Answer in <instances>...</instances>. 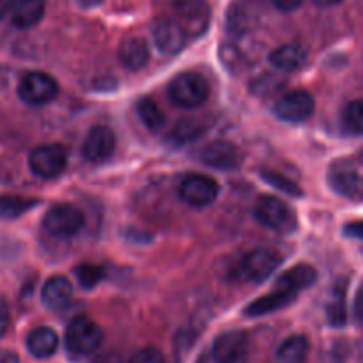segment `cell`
I'll use <instances>...</instances> for the list:
<instances>
[{"label": "cell", "instance_id": "obj_36", "mask_svg": "<svg viewBox=\"0 0 363 363\" xmlns=\"http://www.w3.org/2000/svg\"><path fill=\"white\" fill-rule=\"evenodd\" d=\"M91 363H121V358L116 354V352H106V354L96 356Z\"/></svg>", "mask_w": 363, "mask_h": 363}, {"label": "cell", "instance_id": "obj_32", "mask_svg": "<svg viewBox=\"0 0 363 363\" xmlns=\"http://www.w3.org/2000/svg\"><path fill=\"white\" fill-rule=\"evenodd\" d=\"M9 328V306L6 299L0 296V337L8 331Z\"/></svg>", "mask_w": 363, "mask_h": 363}, {"label": "cell", "instance_id": "obj_31", "mask_svg": "<svg viewBox=\"0 0 363 363\" xmlns=\"http://www.w3.org/2000/svg\"><path fill=\"white\" fill-rule=\"evenodd\" d=\"M128 363H164V356L159 349L155 347H145L141 351L135 352Z\"/></svg>", "mask_w": 363, "mask_h": 363}, {"label": "cell", "instance_id": "obj_17", "mask_svg": "<svg viewBox=\"0 0 363 363\" xmlns=\"http://www.w3.org/2000/svg\"><path fill=\"white\" fill-rule=\"evenodd\" d=\"M317 280V271L312 265L299 264L296 267L287 269V271L281 274L280 278L274 284V289L285 292H292V294H298L303 289L310 287V285L315 284Z\"/></svg>", "mask_w": 363, "mask_h": 363}, {"label": "cell", "instance_id": "obj_14", "mask_svg": "<svg viewBox=\"0 0 363 363\" xmlns=\"http://www.w3.org/2000/svg\"><path fill=\"white\" fill-rule=\"evenodd\" d=\"M116 146V138L109 127H93L86 135L82 145L84 159L89 162H104L109 159Z\"/></svg>", "mask_w": 363, "mask_h": 363}, {"label": "cell", "instance_id": "obj_33", "mask_svg": "<svg viewBox=\"0 0 363 363\" xmlns=\"http://www.w3.org/2000/svg\"><path fill=\"white\" fill-rule=\"evenodd\" d=\"M272 6L277 9H280V11H294V9H298L299 6H301L303 0H271Z\"/></svg>", "mask_w": 363, "mask_h": 363}, {"label": "cell", "instance_id": "obj_35", "mask_svg": "<svg viewBox=\"0 0 363 363\" xmlns=\"http://www.w3.org/2000/svg\"><path fill=\"white\" fill-rule=\"evenodd\" d=\"M354 315L359 323H363V285L359 287L358 296H356V301H354Z\"/></svg>", "mask_w": 363, "mask_h": 363}, {"label": "cell", "instance_id": "obj_6", "mask_svg": "<svg viewBox=\"0 0 363 363\" xmlns=\"http://www.w3.org/2000/svg\"><path fill=\"white\" fill-rule=\"evenodd\" d=\"M84 226V214L69 203L54 205L43 218V228L55 239H69Z\"/></svg>", "mask_w": 363, "mask_h": 363}, {"label": "cell", "instance_id": "obj_28", "mask_svg": "<svg viewBox=\"0 0 363 363\" xmlns=\"http://www.w3.org/2000/svg\"><path fill=\"white\" fill-rule=\"evenodd\" d=\"M342 123L352 134H363V100H352L345 106Z\"/></svg>", "mask_w": 363, "mask_h": 363}, {"label": "cell", "instance_id": "obj_15", "mask_svg": "<svg viewBox=\"0 0 363 363\" xmlns=\"http://www.w3.org/2000/svg\"><path fill=\"white\" fill-rule=\"evenodd\" d=\"M200 160L214 169H235L240 162L239 150L226 141H214L208 143L205 148H201Z\"/></svg>", "mask_w": 363, "mask_h": 363}, {"label": "cell", "instance_id": "obj_16", "mask_svg": "<svg viewBox=\"0 0 363 363\" xmlns=\"http://www.w3.org/2000/svg\"><path fill=\"white\" fill-rule=\"evenodd\" d=\"M73 287L72 281L65 277H52L45 281L41 289V301L52 312L65 310L72 303Z\"/></svg>", "mask_w": 363, "mask_h": 363}, {"label": "cell", "instance_id": "obj_20", "mask_svg": "<svg viewBox=\"0 0 363 363\" xmlns=\"http://www.w3.org/2000/svg\"><path fill=\"white\" fill-rule=\"evenodd\" d=\"M59 338L52 328L40 326L27 335V349L34 358H50L57 351Z\"/></svg>", "mask_w": 363, "mask_h": 363}, {"label": "cell", "instance_id": "obj_38", "mask_svg": "<svg viewBox=\"0 0 363 363\" xmlns=\"http://www.w3.org/2000/svg\"><path fill=\"white\" fill-rule=\"evenodd\" d=\"M13 4H15V0H0V18H4L8 13H11Z\"/></svg>", "mask_w": 363, "mask_h": 363}, {"label": "cell", "instance_id": "obj_30", "mask_svg": "<svg viewBox=\"0 0 363 363\" xmlns=\"http://www.w3.org/2000/svg\"><path fill=\"white\" fill-rule=\"evenodd\" d=\"M262 177H264V180L267 182V184H271L272 187H277V189L284 191V193L287 194H292V196H301V189L296 186V182H291L289 178L281 177V174L274 173V171H264Z\"/></svg>", "mask_w": 363, "mask_h": 363}, {"label": "cell", "instance_id": "obj_39", "mask_svg": "<svg viewBox=\"0 0 363 363\" xmlns=\"http://www.w3.org/2000/svg\"><path fill=\"white\" fill-rule=\"evenodd\" d=\"M317 6H320V8H330V6H335L338 4L340 0H313Z\"/></svg>", "mask_w": 363, "mask_h": 363}, {"label": "cell", "instance_id": "obj_19", "mask_svg": "<svg viewBox=\"0 0 363 363\" xmlns=\"http://www.w3.org/2000/svg\"><path fill=\"white\" fill-rule=\"evenodd\" d=\"M45 15V0H15L11 20L18 29H30L41 22Z\"/></svg>", "mask_w": 363, "mask_h": 363}, {"label": "cell", "instance_id": "obj_34", "mask_svg": "<svg viewBox=\"0 0 363 363\" xmlns=\"http://www.w3.org/2000/svg\"><path fill=\"white\" fill-rule=\"evenodd\" d=\"M344 233L347 237H352V239L363 240V221L349 223V225L344 228Z\"/></svg>", "mask_w": 363, "mask_h": 363}, {"label": "cell", "instance_id": "obj_27", "mask_svg": "<svg viewBox=\"0 0 363 363\" xmlns=\"http://www.w3.org/2000/svg\"><path fill=\"white\" fill-rule=\"evenodd\" d=\"M203 125L198 123L194 120H184V121H178L177 127L171 130L169 139L177 145H186V143L194 141L196 138H200L203 134Z\"/></svg>", "mask_w": 363, "mask_h": 363}, {"label": "cell", "instance_id": "obj_23", "mask_svg": "<svg viewBox=\"0 0 363 363\" xmlns=\"http://www.w3.org/2000/svg\"><path fill=\"white\" fill-rule=\"evenodd\" d=\"M310 344L303 335H292L278 347L274 362L277 363H305L308 356Z\"/></svg>", "mask_w": 363, "mask_h": 363}, {"label": "cell", "instance_id": "obj_37", "mask_svg": "<svg viewBox=\"0 0 363 363\" xmlns=\"http://www.w3.org/2000/svg\"><path fill=\"white\" fill-rule=\"evenodd\" d=\"M77 6L82 9H93V8H99L102 4L104 0H75Z\"/></svg>", "mask_w": 363, "mask_h": 363}, {"label": "cell", "instance_id": "obj_24", "mask_svg": "<svg viewBox=\"0 0 363 363\" xmlns=\"http://www.w3.org/2000/svg\"><path fill=\"white\" fill-rule=\"evenodd\" d=\"M345 296H347V284H345V280H338L326 305V317L331 326H344L345 320H347Z\"/></svg>", "mask_w": 363, "mask_h": 363}, {"label": "cell", "instance_id": "obj_4", "mask_svg": "<svg viewBox=\"0 0 363 363\" xmlns=\"http://www.w3.org/2000/svg\"><path fill=\"white\" fill-rule=\"evenodd\" d=\"M258 221L278 233H291L298 228V219L292 208L277 196H262L255 207Z\"/></svg>", "mask_w": 363, "mask_h": 363}, {"label": "cell", "instance_id": "obj_12", "mask_svg": "<svg viewBox=\"0 0 363 363\" xmlns=\"http://www.w3.org/2000/svg\"><path fill=\"white\" fill-rule=\"evenodd\" d=\"M330 186L342 196H362L363 194V177L349 160H337L328 171Z\"/></svg>", "mask_w": 363, "mask_h": 363}, {"label": "cell", "instance_id": "obj_25", "mask_svg": "<svg viewBox=\"0 0 363 363\" xmlns=\"http://www.w3.org/2000/svg\"><path fill=\"white\" fill-rule=\"evenodd\" d=\"M34 198L16 196V194H0V219H16L36 207Z\"/></svg>", "mask_w": 363, "mask_h": 363}, {"label": "cell", "instance_id": "obj_22", "mask_svg": "<svg viewBox=\"0 0 363 363\" xmlns=\"http://www.w3.org/2000/svg\"><path fill=\"white\" fill-rule=\"evenodd\" d=\"M120 61L127 66L128 69L135 72L148 65L150 61V48L148 43L141 38H130L120 45Z\"/></svg>", "mask_w": 363, "mask_h": 363}, {"label": "cell", "instance_id": "obj_10", "mask_svg": "<svg viewBox=\"0 0 363 363\" xmlns=\"http://www.w3.org/2000/svg\"><path fill=\"white\" fill-rule=\"evenodd\" d=\"M313 109H315L313 96L310 95L308 91L303 89L285 93L272 107L274 114L281 121H287V123H301V121L308 120L312 116Z\"/></svg>", "mask_w": 363, "mask_h": 363}, {"label": "cell", "instance_id": "obj_1", "mask_svg": "<svg viewBox=\"0 0 363 363\" xmlns=\"http://www.w3.org/2000/svg\"><path fill=\"white\" fill-rule=\"evenodd\" d=\"M208 82L203 75L194 72L180 73L169 84L167 95L177 107L182 109H196L203 106L208 99Z\"/></svg>", "mask_w": 363, "mask_h": 363}, {"label": "cell", "instance_id": "obj_8", "mask_svg": "<svg viewBox=\"0 0 363 363\" xmlns=\"http://www.w3.org/2000/svg\"><path fill=\"white\" fill-rule=\"evenodd\" d=\"M57 80L43 72H30L20 80L18 95L29 106H45L57 96Z\"/></svg>", "mask_w": 363, "mask_h": 363}, {"label": "cell", "instance_id": "obj_2", "mask_svg": "<svg viewBox=\"0 0 363 363\" xmlns=\"http://www.w3.org/2000/svg\"><path fill=\"white\" fill-rule=\"evenodd\" d=\"M171 18L189 38H200L211 26V6L207 0H171Z\"/></svg>", "mask_w": 363, "mask_h": 363}, {"label": "cell", "instance_id": "obj_18", "mask_svg": "<svg viewBox=\"0 0 363 363\" xmlns=\"http://www.w3.org/2000/svg\"><path fill=\"white\" fill-rule=\"evenodd\" d=\"M298 294H292V292L278 291V289H272V292H269L267 296H262V298L255 299L253 303L246 306V315L247 317H260L267 315V313L277 312V310L285 308V306L291 305L296 299Z\"/></svg>", "mask_w": 363, "mask_h": 363}, {"label": "cell", "instance_id": "obj_11", "mask_svg": "<svg viewBox=\"0 0 363 363\" xmlns=\"http://www.w3.org/2000/svg\"><path fill=\"white\" fill-rule=\"evenodd\" d=\"M247 335L240 330L225 331L212 345L216 363H247Z\"/></svg>", "mask_w": 363, "mask_h": 363}, {"label": "cell", "instance_id": "obj_40", "mask_svg": "<svg viewBox=\"0 0 363 363\" xmlns=\"http://www.w3.org/2000/svg\"><path fill=\"white\" fill-rule=\"evenodd\" d=\"M359 160H362V162H363V150H362V153H359Z\"/></svg>", "mask_w": 363, "mask_h": 363}, {"label": "cell", "instance_id": "obj_5", "mask_svg": "<svg viewBox=\"0 0 363 363\" xmlns=\"http://www.w3.org/2000/svg\"><path fill=\"white\" fill-rule=\"evenodd\" d=\"M281 258L277 251L258 247L250 251L237 265V277L246 284H262L277 271Z\"/></svg>", "mask_w": 363, "mask_h": 363}, {"label": "cell", "instance_id": "obj_29", "mask_svg": "<svg viewBox=\"0 0 363 363\" xmlns=\"http://www.w3.org/2000/svg\"><path fill=\"white\" fill-rule=\"evenodd\" d=\"M75 274H77V280H79L80 287L93 289L104 280V277H106V271H104L102 265L80 264L75 267Z\"/></svg>", "mask_w": 363, "mask_h": 363}, {"label": "cell", "instance_id": "obj_26", "mask_svg": "<svg viewBox=\"0 0 363 363\" xmlns=\"http://www.w3.org/2000/svg\"><path fill=\"white\" fill-rule=\"evenodd\" d=\"M138 114H139V118H141L143 125L153 132L160 130V128L164 127V121H166L164 120L162 111L159 109V106H157L152 99L139 100Z\"/></svg>", "mask_w": 363, "mask_h": 363}, {"label": "cell", "instance_id": "obj_21", "mask_svg": "<svg viewBox=\"0 0 363 363\" xmlns=\"http://www.w3.org/2000/svg\"><path fill=\"white\" fill-rule=\"evenodd\" d=\"M269 62L280 72H296L306 62V52L299 45H281L271 52Z\"/></svg>", "mask_w": 363, "mask_h": 363}, {"label": "cell", "instance_id": "obj_7", "mask_svg": "<svg viewBox=\"0 0 363 363\" xmlns=\"http://www.w3.org/2000/svg\"><path fill=\"white\" fill-rule=\"evenodd\" d=\"M218 193L219 187L214 178L201 173L186 174V177L182 178L180 187H178V194H180L182 201H186L189 207L196 208L214 203Z\"/></svg>", "mask_w": 363, "mask_h": 363}, {"label": "cell", "instance_id": "obj_9", "mask_svg": "<svg viewBox=\"0 0 363 363\" xmlns=\"http://www.w3.org/2000/svg\"><path fill=\"white\" fill-rule=\"evenodd\" d=\"M68 155L61 145H41L29 155V167L36 177L55 178L66 169Z\"/></svg>", "mask_w": 363, "mask_h": 363}, {"label": "cell", "instance_id": "obj_3", "mask_svg": "<svg viewBox=\"0 0 363 363\" xmlns=\"http://www.w3.org/2000/svg\"><path fill=\"white\" fill-rule=\"evenodd\" d=\"M102 340V328L86 315L75 317L66 328V347L75 356H86L95 352Z\"/></svg>", "mask_w": 363, "mask_h": 363}, {"label": "cell", "instance_id": "obj_13", "mask_svg": "<svg viewBox=\"0 0 363 363\" xmlns=\"http://www.w3.org/2000/svg\"><path fill=\"white\" fill-rule=\"evenodd\" d=\"M153 41L162 54L174 55L186 47L189 36L173 18H159L153 23Z\"/></svg>", "mask_w": 363, "mask_h": 363}]
</instances>
